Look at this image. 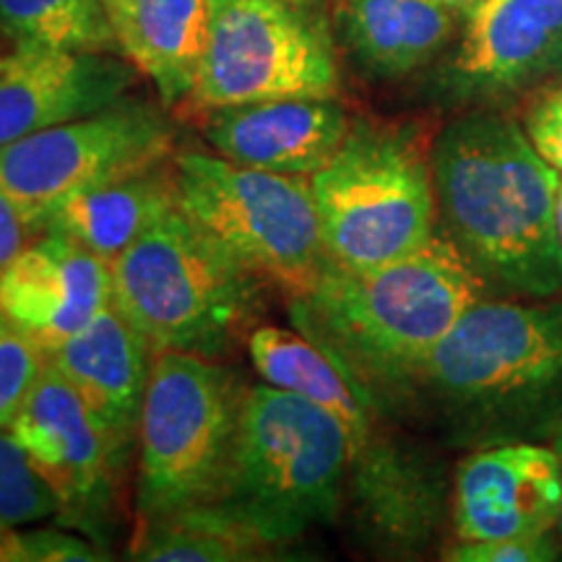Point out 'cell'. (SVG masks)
<instances>
[{"label":"cell","instance_id":"cell-1","mask_svg":"<svg viewBox=\"0 0 562 562\" xmlns=\"http://www.w3.org/2000/svg\"><path fill=\"white\" fill-rule=\"evenodd\" d=\"M435 201L448 237L482 279L529 297L562 290V175L508 115L456 117L432 144Z\"/></svg>","mask_w":562,"mask_h":562},{"label":"cell","instance_id":"cell-2","mask_svg":"<svg viewBox=\"0 0 562 562\" xmlns=\"http://www.w3.org/2000/svg\"><path fill=\"white\" fill-rule=\"evenodd\" d=\"M482 277L451 237L375 269L331 263L305 297L297 328L336 357L364 389L417 378L422 362L461 313L482 300Z\"/></svg>","mask_w":562,"mask_h":562},{"label":"cell","instance_id":"cell-3","mask_svg":"<svg viewBox=\"0 0 562 562\" xmlns=\"http://www.w3.org/2000/svg\"><path fill=\"white\" fill-rule=\"evenodd\" d=\"M349 463V438L331 412L292 391L256 385L245 391L216 503L284 550L313 526L334 524Z\"/></svg>","mask_w":562,"mask_h":562},{"label":"cell","instance_id":"cell-4","mask_svg":"<svg viewBox=\"0 0 562 562\" xmlns=\"http://www.w3.org/2000/svg\"><path fill=\"white\" fill-rule=\"evenodd\" d=\"M112 307L159 351L220 357L243 334L261 281L182 209L167 211L110 263Z\"/></svg>","mask_w":562,"mask_h":562},{"label":"cell","instance_id":"cell-5","mask_svg":"<svg viewBox=\"0 0 562 562\" xmlns=\"http://www.w3.org/2000/svg\"><path fill=\"white\" fill-rule=\"evenodd\" d=\"M432 149L409 123L357 121L311 178L323 243L336 266L375 269L435 237Z\"/></svg>","mask_w":562,"mask_h":562},{"label":"cell","instance_id":"cell-6","mask_svg":"<svg viewBox=\"0 0 562 562\" xmlns=\"http://www.w3.org/2000/svg\"><path fill=\"white\" fill-rule=\"evenodd\" d=\"M245 385L191 351H159L138 417V521L220 495L240 425Z\"/></svg>","mask_w":562,"mask_h":562},{"label":"cell","instance_id":"cell-7","mask_svg":"<svg viewBox=\"0 0 562 562\" xmlns=\"http://www.w3.org/2000/svg\"><path fill=\"white\" fill-rule=\"evenodd\" d=\"M180 203L261 284L305 297L331 266L311 178L235 165L220 154H175Z\"/></svg>","mask_w":562,"mask_h":562},{"label":"cell","instance_id":"cell-8","mask_svg":"<svg viewBox=\"0 0 562 562\" xmlns=\"http://www.w3.org/2000/svg\"><path fill=\"white\" fill-rule=\"evenodd\" d=\"M252 368L284 389L331 412L351 448L349 487L370 531L389 542H414L432 521V487L425 469L378 432L370 393L336 357L305 334L258 326L248 336Z\"/></svg>","mask_w":562,"mask_h":562},{"label":"cell","instance_id":"cell-9","mask_svg":"<svg viewBox=\"0 0 562 562\" xmlns=\"http://www.w3.org/2000/svg\"><path fill=\"white\" fill-rule=\"evenodd\" d=\"M334 21L323 0H209V37L191 102L199 110L286 97H336Z\"/></svg>","mask_w":562,"mask_h":562},{"label":"cell","instance_id":"cell-10","mask_svg":"<svg viewBox=\"0 0 562 562\" xmlns=\"http://www.w3.org/2000/svg\"><path fill=\"white\" fill-rule=\"evenodd\" d=\"M175 157V128L157 104L123 97L94 115L0 146V191L45 232L70 195Z\"/></svg>","mask_w":562,"mask_h":562},{"label":"cell","instance_id":"cell-11","mask_svg":"<svg viewBox=\"0 0 562 562\" xmlns=\"http://www.w3.org/2000/svg\"><path fill=\"white\" fill-rule=\"evenodd\" d=\"M461 404L537 396L562 381V305L476 300L417 372Z\"/></svg>","mask_w":562,"mask_h":562},{"label":"cell","instance_id":"cell-12","mask_svg":"<svg viewBox=\"0 0 562 562\" xmlns=\"http://www.w3.org/2000/svg\"><path fill=\"white\" fill-rule=\"evenodd\" d=\"M9 430L58 497V526L104 539L100 529L128 459L53 364L45 362Z\"/></svg>","mask_w":562,"mask_h":562},{"label":"cell","instance_id":"cell-13","mask_svg":"<svg viewBox=\"0 0 562 562\" xmlns=\"http://www.w3.org/2000/svg\"><path fill=\"white\" fill-rule=\"evenodd\" d=\"M136 70L125 55L58 50L0 24V146L121 102Z\"/></svg>","mask_w":562,"mask_h":562},{"label":"cell","instance_id":"cell-14","mask_svg":"<svg viewBox=\"0 0 562 562\" xmlns=\"http://www.w3.org/2000/svg\"><path fill=\"white\" fill-rule=\"evenodd\" d=\"M442 70L456 100H495L562 79V0H482Z\"/></svg>","mask_w":562,"mask_h":562},{"label":"cell","instance_id":"cell-15","mask_svg":"<svg viewBox=\"0 0 562 562\" xmlns=\"http://www.w3.org/2000/svg\"><path fill=\"white\" fill-rule=\"evenodd\" d=\"M110 305V263L63 232H40L0 266V311L45 357Z\"/></svg>","mask_w":562,"mask_h":562},{"label":"cell","instance_id":"cell-16","mask_svg":"<svg viewBox=\"0 0 562 562\" xmlns=\"http://www.w3.org/2000/svg\"><path fill=\"white\" fill-rule=\"evenodd\" d=\"M349 125L336 97H286L206 110L203 136L235 165L313 178L339 151Z\"/></svg>","mask_w":562,"mask_h":562},{"label":"cell","instance_id":"cell-17","mask_svg":"<svg viewBox=\"0 0 562 562\" xmlns=\"http://www.w3.org/2000/svg\"><path fill=\"white\" fill-rule=\"evenodd\" d=\"M560 503V469L552 448H490L469 456L456 472L453 521L459 539L467 542L552 531Z\"/></svg>","mask_w":562,"mask_h":562},{"label":"cell","instance_id":"cell-18","mask_svg":"<svg viewBox=\"0 0 562 562\" xmlns=\"http://www.w3.org/2000/svg\"><path fill=\"white\" fill-rule=\"evenodd\" d=\"M154 357L151 344L110 305L53 349L45 362L74 385L115 440L117 451L128 459L138 438Z\"/></svg>","mask_w":562,"mask_h":562},{"label":"cell","instance_id":"cell-19","mask_svg":"<svg viewBox=\"0 0 562 562\" xmlns=\"http://www.w3.org/2000/svg\"><path fill=\"white\" fill-rule=\"evenodd\" d=\"M459 16L438 0H334V32L375 79H404L451 45Z\"/></svg>","mask_w":562,"mask_h":562},{"label":"cell","instance_id":"cell-20","mask_svg":"<svg viewBox=\"0 0 562 562\" xmlns=\"http://www.w3.org/2000/svg\"><path fill=\"white\" fill-rule=\"evenodd\" d=\"M178 203L180 186L170 157L70 195L53 211L45 229L63 232L112 263Z\"/></svg>","mask_w":562,"mask_h":562},{"label":"cell","instance_id":"cell-21","mask_svg":"<svg viewBox=\"0 0 562 562\" xmlns=\"http://www.w3.org/2000/svg\"><path fill=\"white\" fill-rule=\"evenodd\" d=\"M209 37V0H133L123 53L167 108L191 100Z\"/></svg>","mask_w":562,"mask_h":562},{"label":"cell","instance_id":"cell-22","mask_svg":"<svg viewBox=\"0 0 562 562\" xmlns=\"http://www.w3.org/2000/svg\"><path fill=\"white\" fill-rule=\"evenodd\" d=\"M279 547L261 537L224 503H199L140 524L133 560L248 562L273 558Z\"/></svg>","mask_w":562,"mask_h":562},{"label":"cell","instance_id":"cell-23","mask_svg":"<svg viewBox=\"0 0 562 562\" xmlns=\"http://www.w3.org/2000/svg\"><path fill=\"white\" fill-rule=\"evenodd\" d=\"M0 24L58 50L125 55L104 0H0Z\"/></svg>","mask_w":562,"mask_h":562},{"label":"cell","instance_id":"cell-24","mask_svg":"<svg viewBox=\"0 0 562 562\" xmlns=\"http://www.w3.org/2000/svg\"><path fill=\"white\" fill-rule=\"evenodd\" d=\"M60 503L9 427H0V526H37L58 518Z\"/></svg>","mask_w":562,"mask_h":562},{"label":"cell","instance_id":"cell-25","mask_svg":"<svg viewBox=\"0 0 562 562\" xmlns=\"http://www.w3.org/2000/svg\"><path fill=\"white\" fill-rule=\"evenodd\" d=\"M110 560L100 544L66 526H0V562H102Z\"/></svg>","mask_w":562,"mask_h":562},{"label":"cell","instance_id":"cell-26","mask_svg":"<svg viewBox=\"0 0 562 562\" xmlns=\"http://www.w3.org/2000/svg\"><path fill=\"white\" fill-rule=\"evenodd\" d=\"M45 368V351L0 311V427H9Z\"/></svg>","mask_w":562,"mask_h":562},{"label":"cell","instance_id":"cell-27","mask_svg":"<svg viewBox=\"0 0 562 562\" xmlns=\"http://www.w3.org/2000/svg\"><path fill=\"white\" fill-rule=\"evenodd\" d=\"M558 558V544L547 533H524V537H503V539H480V542H467L459 539L448 547L446 560L456 562H547Z\"/></svg>","mask_w":562,"mask_h":562},{"label":"cell","instance_id":"cell-28","mask_svg":"<svg viewBox=\"0 0 562 562\" xmlns=\"http://www.w3.org/2000/svg\"><path fill=\"white\" fill-rule=\"evenodd\" d=\"M526 136L539 151V157L550 161L562 175V83L547 87L526 112Z\"/></svg>","mask_w":562,"mask_h":562},{"label":"cell","instance_id":"cell-29","mask_svg":"<svg viewBox=\"0 0 562 562\" xmlns=\"http://www.w3.org/2000/svg\"><path fill=\"white\" fill-rule=\"evenodd\" d=\"M40 232L9 193L0 191V266L16 258Z\"/></svg>","mask_w":562,"mask_h":562},{"label":"cell","instance_id":"cell-30","mask_svg":"<svg viewBox=\"0 0 562 562\" xmlns=\"http://www.w3.org/2000/svg\"><path fill=\"white\" fill-rule=\"evenodd\" d=\"M104 5H108L110 19H112V24H115L117 37H121V45H123V34H125V30H128L133 0H104Z\"/></svg>","mask_w":562,"mask_h":562},{"label":"cell","instance_id":"cell-31","mask_svg":"<svg viewBox=\"0 0 562 562\" xmlns=\"http://www.w3.org/2000/svg\"><path fill=\"white\" fill-rule=\"evenodd\" d=\"M552 451H554V456H558V469H560V490H562V422L558 425V430H554V435H552ZM554 529L560 531V537H562V503H560V516H558V526H554Z\"/></svg>","mask_w":562,"mask_h":562},{"label":"cell","instance_id":"cell-32","mask_svg":"<svg viewBox=\"0 0 562 562\" xmlns=\"http://www.w3.org/2000/svg\"><path fill=\"white\" fill-rule=\"evenodd\" d=\"M438 3H442L446 9H451L456 16L463 19V16H469V13H472L476 5L482 3V0H438Z\"/></svg>","mask_w":562,"mask_h":562},{"label":"cell","instance_id":"cell-33","mask_svg":"<svg viewBox=\"0 0 562 562\" xmlns=\"http://www.w3.org/2000/svg\"><path fill=\"white\" fill-rule=\"evenodd\" d=\"M558 237H560V248H562V182H560V193H558Z\"/></svg>","mask_w":562,"mask_h":562}]
</instances>
